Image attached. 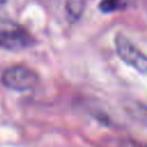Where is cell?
<instances>
[{"mask_svg": "<svg viewBox=\"0 0 147 147\" xmlns=\"http://www.w3.org/2000/svg\"><path fill=\"white\" fill-rule=\"evenodd\" d=\"M85 8V0H67L65 1V10L68 16L76 21L78 20Z\"/></svg>", "mask_w": 147, "mask_h": 147, "instance_id": "cell-4", "label": "cell"}, {"mask_svg": "<svg viewBox=\"0 0 147 147\" xmlns=\"http://www.w3.org/2000/svg\"><path fill=\"white\" fill-rule=\"evenodd\" d=\"M3 1H5V0H0V2H3Z\"/></svg>", "mask_w": 147, "mask_h": 147, "instance_id": "cell-7", "label": "cell"}, {"mask_svg": "<svg viewBox=\"0 0 147 147\" xmlns=\"http://www.w3.org/2000/svg\"><path fill=\"white\" fill-rule=\"evenodd\" d=\"M1 82L7 88L22 92L33 88L39 82V76L28 67L13 65L3 71Z\"/></svg>", "mask_w": 147, "mask_h": 147, "instance_id": "cell-1", "label": "cell"}, {"mask_svg": "<svg viewBox=\"0 0 147 147\" xmlns=\"http://www.w3.org/2000/svg\"><path fill=\"white\" fill-rule=\"evenodd\" d=\"M125 7V2L123 0H102L99 5V8L103 13H114L121 10Z\"/></svg>", "mask_w": 147, "mask_h": 147, "instance_id": "cell-5", "label": "cell"}, {"mask_svg": "<svg viewBox=\"0 0 147 147\" xmlns=\"http://www.w3.org/2000/svg\"><path fill=\"white\" fill-rule=\"evenodd\" d=\"M32 36L16 23L0 24V47L8 51H20L32 46Z\"/></svg>", "mask_w": 147, "mask_h": 147, "instance_id": "cell-2", "label": "cell"}, {"mask_svg": "<svg viewBox=\"0 0 147 147\" xmlns=\"http://www.w3.org/2000/svg\"><path fill=\"white\" fill-rule=\"evenodd\" d=\"M138 115L139 117L147 123V106H142V107H139L138 108Z\"/></svg>", "mask_w": 147, "mask_h": 147, "instance_id": "cell-6", "label": "cell"}, {"mask_svg": "<svg viewBox=\"0 0 147 147\" xmlns=\"http://www.w3.org/2000/svg\"><path fill=\"white\" fill-rule=\"evenodd\" d=\"M115 48L123 62L139 72L147 74V55L142 53L127 37L117 33L115 37Z\"/></svg>", "mask_w": 147, "mask_h": 147, "instance_id": "cell-3", "label": "cell"}]
</instances>
